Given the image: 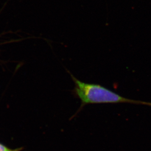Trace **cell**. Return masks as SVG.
<instances>
[{"label":"cell","instance_id":"7a4b0ae2","mask_svg":"<svg viewBox=\"0 0 151 151\" xmlns=\"http://www.w3.org/2000/svg\"><path fill=\"white\" fill-rule=\"evenodd\" d=\"M0 151H21V149H12L6 147V146L0 143Z\"/></svg>","mask_w":151,"mask_h":151},{"label":"cell","instance_id":"6da1fadb","mask_svg":"<svg viewBox=\"0 0 151 151\" xmlns=\"http://www.w3.org/2000/svg\"><path fill=\"white\" fill-rule=\"evenodd\" d=\"M71 76L75 83L74 94L81 102V107L88 104L120 103L151 107V102L127 98L99 84L84 83Z\"/></svg>","mask_w":151,"mask_h":151}]
</instances>
